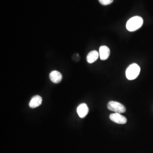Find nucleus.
Returning a JSON list of instances; mask_svg holds the SVG:
<instances>
[{
  "instance_id": "obj_1",
  "label": "nucleus",
  "mask_w": 153,
  "mask_h": 153,
  "mask_svg": "<svg viewBox=\"0 0 153 153\" xmlns=\"http://www.w3.org/2000/svg\"><path fill=\"white\" fill-rule=\"evenodd\" d=\"M143 23V21L141 16H133L128 21L126 25V27L129 31H135L141 28Z\"/></svg>"
},
{
  "instance_id": "obj_2",
  "label": "nucleus",
  "mask_w": 153,
  "mask_h": 153,
  "mask_svg": "<svg viewBox=\"0 0 153 153\" xmlns=\"http://www.w3.org/2000/svg\"><path fill=\"white\" fill-rule=\"evenodd\" d=\"M140 67L137 64H132L129 66L126 70V78L129 80L135 79L139 76L140 73Z\"/></svg>"
},
{
  "instance_id": "obj_3",
  "label": "nucleus",
  "mask_w": 153,
  "mask_h": 153,
  "mask_svg": "<svg viewBox=\"0 0 153 153\" xmlns=\"http://www.w3.org/2000/svg\"><path fill=\"white\" fill-rule=\"evenodd\" d=\"M108 109L115 112V113L123 114L126 112V108L125 106L120 103L116 101H110L107 104Z\"/></svg>"
},
{
  "instance_id": "obj_4",
  "label": "nucleus",
  "mask_w": 153,
  "mask_h": 153,
  "mask_svg": "<svg viewBox=\"0 0 153 153\" xmlns=\"http://www.w3.org/2000/svg\"><path fill=\"white\" fill-rule=\"evenodd\" d=\"M109 119L113 122L119 124H125L127 122V119L126 117L119 113L111 114L109 116Z\"/></svg>"
},
{
  "instance_id": "obj_5",
  "label": "nucleus",
  "mask_w": 153,
  "mask_h": 153,
  "mask_svg": "<svg viewBox=\"0 0 153 153\" xmlns=\"http://www.w3.org/2000/svg\"><path fill=\"white\" fill-rule=\"evenodd\" d=\"M88 105L85 103H82L79 104L76 109V112L78 116L81 118H84L88 112Z\"/></svg>"
},
{
  "instance_id": "obj_6",
  "label": "nucleus",
  "mask_w": 153,
  "mask_h": 153,
  "mask_svg": "<svg viewBox=\"0 0 153 153\" xmlns=\"http://www.w3.org/2000/svg\"><path fill=\"white\" fill-rule=\"evenodd\" d=\"M110 55V49L105 45L101 46L99 48V56L102 60L108 59Z\"/></svg>"
},
{
  "instance_id": "obj_7",
  "label": "nucleus",
  "mask_w": 153,
  "mask_h": 153,
  "mask_svg": "<svg viewBox=\"0 0 153 153\" xmlns=\"http://www.w3.org/2000/svg\"><path fill=\"white\" fill-rule=\"evenodd\" d=\"M49 78L51 81L54 83H59L62 81V76L60 72L57 71H51L49 74Z\"/></svg>"
},
{
  "instance_id": "obj_8",
  "label": "nucleus",
  "mask_w": 153,
  "mask_h": 153,
  "mask_svg": "<svg viewBox=\"0 0 153 153\" xmlns=\"http://www.w3.org/2000/svg\"><path fill=\"white\" fill-rule=\"evenodd\" d=\"M42 100H43V99L40 96L35 95L33 97L32 99H31L29 103V106L31 108H36L41 105L42 103Z\"/></svg>"
},
{
  "instance_id": "obj_9",
  "label": "nucleus",
  "mask_w": 153,
  "mask_h": 153,
  "mask_svg": "<svg viewBox=\"0 0 153 153\" xmlns=\"http://www.w3.org/2000/svg\"><path fill=\"white\" fill-rule=\"evenodd\" d=\"M99 56V53L97 51H92L88 53L87 56V61L90 64H92L97 60Z\"/></svg>"
},
{
  "instance_id": "obj_10",
  "label": "nucleus",
  "mask_w": 153,
  "mask_h": 153,
  "mask_svg": "<svg viewBox=\"0 0 153 153\" xmlns=\"http://www.w3.org/2000/svg\"><path fill=\"white\" fill-rule=\"evenodd\" d=\"M99 2L102 5H108L114 2V0H99Z\"/></svg>"
}]
</instances>
